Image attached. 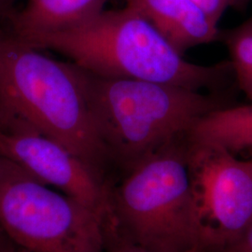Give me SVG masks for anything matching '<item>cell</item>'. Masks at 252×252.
Returning a JSON list of instances; mask_svg holds the SVG:
<instances>
[{"label":"cell","instance_id":"cell-4","mask_svg":"<svg viewBox=\"0 0 252 252\" xmlns=\"http://www.w3.org/2000/svg\"><path fill=\"white\" fill-rule=\"evenodd\" d=\"M188 136V135H187ZM177 139L132 167L109 205L135 242L153 252H203L191 194L189 141Z\"/></svg>","mask_w":252,"mask_h":252},{"label":"cell","instance_id":"cell-7","mask_svg":"<svg viewBox=\"0 0 252 252\" xmlns=\"http://www.w3.org/2000/svg\"><path fill=\"white\" fill-rule=\"evenodd\" d=\"M0 155L99 214L108 206L111 186L106 179L46 136L0 131Z\"/></svg>","mask_w":252,"mask_h":252},{"label":"cell","instance_id":"cell-9","mask_svg":"<svg viewBox=\"0 0 252 252\" xmlns=\"http://www.w3.org/2000/svg\"><path fill=\"white\" fill-rule=\"evenodd\" d=\"M108 0H28L10 15L14 36L21 40L63 31L102 12Z\"/></svg>","mask_w":252,"mask_h":252},{"label":"cell","instance_id":"cell-1","mask_svg":"<svg viewBox=\"0 0 252 252\" xmlns=\"http://www.w3.org/2000/svg\"><path fill=\"white\" fill-rule=\"evenodd\" d=\"M0 131L46 136L106 179L111 160L92 112L84 70L15 36L0 38Z\"/></svg>","mask_w":252,"mask_h":252},{"label":"cell","instance_id":"cell-16","mask_svg":"<svg viewBox=\"0 0 252 252\" xmlns=\"http://www.w3.org/2000/svg\"><path fill=\"white\" fill-rule=\"evenodd\" d=\"M0 252H16L14 244L0 230Z\"/></svg>","mask_w":252,"mask_h":252},{"label":"cell","instance_id":"cell-8","mask_svg":"<svg viewBox=\"0 0 252 252\" xmlns=\"http://www.w3.org/2000/svg\"><path fill=\"white\" fill-rule=\"evenodd\" d=\"M180 54L219 40L220 31L207 14L189 0H126Z\"/></svg>","mask_w":252,"mask_h":252},{"label":"cell","instance_id":"cell-17","mask_svg":"<svg viewBox=\"0 0 252 252\" xmlns=\"http://www.w3.org/2000/svg\"><path fill=\"white\" fill-rule=\"evenodd\" d=\"M12 1L14 0H0V9L7 7V5H9V3H11Z\"/></svg>","mask_w":252,"mask_h":252},{"label":"cell","instance_id":"cell-13","mask_svg":"<svg viewBox=\"0 0 252 252\" xmlns=\"http://www.w3.org/2000/svg\"><path fill=\"white\" fill-rule=\"evenodd\" d=\"M202 9L213 23L219 25L226 9L229 8L242 9L251 0H189Z\"/></svg>","mask_w":252,"mask_h":252},{"label":"cell","instance_id":"cell-14","mask_svg":"<svg viewBox=\"0 0 252 252\" xmlns=\"http://www.w3.org/2000/svg\"><path fill=\"white\" fill-rule=\"evenodd\" d=\"M220 252H252V224L237 240Z\"/></svg>","mask_w":252,"mask_h":252},{"label":"cell","instance_id":"cell-5","mask_svg":"<svg viewBox=\"0 0 252 252\" xmlns=\"http://www.w3.org/2000/svg\"><path fill=\"white\" fill-rule=\"evenodd\" d=\"M0 230L28 252H106L101 214L27 171L0 180Z\"/></svg>","mask_w":252,"mask_h":252},{"label":"cell","instance_id":"cell-12","mask_svg":"<svg viewBox=\"0 0 252 252\" xmlns=\"http://www.w3.org/2000/svg\"><path fill=\"white\" fill-rule=\"evenodd\" d=\"M106 252H153L135 242L119 224L110 205L101 214Z\"/></svg>","mask_w":252,"mask_h":252},{"label":"cell","instance_id":"cell-18","mask_svg":"<svg viewBox=\"0 0 252 252\" xmlns=\"http://www.w3.org/2000/svg\"><path fill=\"white\" fill-rule=\"evenodd\" d=\"M250 151H251V153H252V149H251V150H250Z\"/></svg>","mask_w":252,"mask_h":252},{"label":"cell","instance_id":"cell-2","mask_svg":"<svg viewBox=\"0 0 252 252\" xmlns=\"http://www.w3.org/2000/svg\"><path fill=\"white\" fill-rule=\"evenodd\" d=\"M22 41L63 54L79 67L101 77L153 81L192 90L218 88L233 70L231 63L202 65L185 60L128 6L104 9L77 27Z\"/></svg>","mask_w":252,"mask_h":252},{"label":"cell","instance_id":"cell-11","mask_svg":"<svg viewBox=\"0 0 252 252\" xmlns=\"http://www.w3.org/2000/svg\"><path fill=\"white\" fill-rule=\"evenodd\" d=\"M231 56V66L240 88L249 96L252 93V16L239 27L220 31Z\"/></svg>","mask_w":252,"mask_h":252},{"label":"cell","instance_id":"cell-3","mask_svg":"<svg viewBox=\"0 0 252 252\" xmlns=\"http://www.w3.org/2000/svg\"><path fill=\"white\" fill-rule=\"evenodd\" d=\"M84 73L92 112L110 160L128 171L187 136L202 118L226 107L221 98L200 91Z\"/></svg>","mask_w":252,"mask_h":252},{"label":"cell","instance_id":"cell-15","mask_svg":"<svg viewBox=\"0 0 252 252\" xmlns=\"http://www.w3.org/2000/svg\"><path fill=\"white\" fill-rule=\"evenodd\" d=\"M25 171V169L20 167L16 163L0 155V180Z\"/></svg>","mask_w":252,"mask_h":252},{"label":"cell","instance_id":"cell-6","mask_svg":"<svg viewBox=\"0 0 252 252\" xmlns=\"http://www.w3.org/2000/svg\"><path fill=\"white\" fill-rule=\"evenodd\" d=\"M189 169L203 252H222L252 224V160L189 142Z\"/></svg>","mask_w":252,"mask_h":252},{"label":"cell","instance_id":"cell-10","mask_svg":"<svg viewBox=\"0 0 252 252\" xmlns=\"http://www.w3.org/2000/svg\"><path fill=\"white\" fill-rule=\"evenodd\" d=\"M191 143L217 146L234 153L252 149V103L223 107L198 121L188 134Z\"/></svg>","mask_w":252,"mask_h":252}]
</instances>
